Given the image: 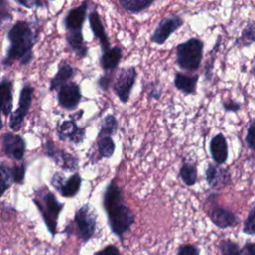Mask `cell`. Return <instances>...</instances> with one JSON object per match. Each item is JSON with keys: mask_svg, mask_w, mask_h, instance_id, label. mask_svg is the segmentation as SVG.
Instances as JSON below:
<instances>
[{"mask_svg": "<svg viewBox=\"0 0 255 255\" xmlns=\"http://www.w3.org/2000/svg\"><path fill=\"white\" fill-rule=\"evenodd\" d=\"M9 47L2 61L5 67L19 62L22 66L29 65L34 59V47L39 39V31L29 21H17L8 31Z\"/></svg>", "mask_w": 255, "mask_h": 255, "instance_id": "6da1fadb", "label": "cell"}, {"mask_svg": "<svg viewBox=\"0 0 255 255\" xmlns=\"http://www.w3.org/2000/svg\"><path fill=\"white\" fill-rule=\"evenodd\" d=\"M103 208L106 211L111 232L120 241H123L124 235L135 222V216L129 206L125 203L122 188L115 179L106 186L103 195Z\"/></svg>", "mask_w": 255, "mask_h": 255, "instance_id": "7a4b0ae2", "label": "cell"}, {"mask_svg": "<svg viewBox=\"0 0 255 255\" xmlns=\"http://www.w3.org/2000/svg\"><path fill=\"white\" fill-rule=\"evenodd\" d=\"M33 202L37 206L48 231L54 237L57 233L58 219L65 204L60 202L55 194L46 186L35 191Z\"/></svg>", "mask_w": 255, "mask_h": 255, "instance_id": "3957f363", "label": "cell"}, {"mask_svg": "<svg viewBox=\"0 0 255 255\" xmlns=\"http://www.w3.org/2000/svg\"><path fill=\"white\" fill-rule=\"evenodd\" d=\"M204 43L200 38L191 37L175 47V64L182 71H197L202 63Z\"/></svg>", "mask_w": 255, "mask_h": 255, "instance_id": "277c9868", "label": "cell"}, {"mask_svg": "<svg viewBox=\"0 0 255 255\" xmlns=\"http://www.w3.org/2000/svg\"><path fill=\"white\" fill-rule=\"evenodd\" d=\"M97 223L98 214L94 206L87 202L77 209L73 222H71L72 225H68L65 232L68 235L76 232L80 240L83 242V244H85L95 235Z\"/></svg>", "mask_w": 255, "mask_h": 255, "instance_id": "5b68a950", "label": "cell"}, {"mask_svg": "<svg viewBox=\"0 0 255 255\" xmlns=\"http://www.w3.org/2000/svg\"><path fill=\"white\" fill-rule=\"evenodd\" d=\"M137 79V70L134 66L118 68L115 72L111 88L121 103L127 104Z\"/></svg>", "mask_w": 255, "mask_h": 255, "instance_id": "8992f818", "label": "cell"}, {"mask_svg": "<svg viewBox=\"0 0 255 255\" xmlns=\"http://www.w3.org/2000/svg\"><path fill=\"white\" fill-rule=\"evenodd\" d=\"M183 24V18L177 14H171L167 17H163L159 20L155 29L150 35V42L158 46L164 45L170 36L179 30Z\"/></svg>", "mask_w": 255, "mask_h": 255, "instance_id": "52a82bcc", "label": "cell"}, {"mask_svg": "<svg viewBox=\"0 0 255 255\" xmlns=\"http://www.w3.org/2000/svg\"><path fill=\"white\" fill-rule=\"evenodd\" d=\"M34 91V87L30 84H25L22 87L19 96L18 108L12 114H10L9 127L13 131H17L21 128L23 122L31 108Z\"/></svg>", "mask_w": 255, "mask_h": 255, "instance_id": "ba28073f", "label": "cell"}, {"mask_svg": "<svg viewBox=\"0 0 255 255\" xmlns=\"http://www.w3.org/2000/svg\"><path fill=\"white\" fill-rule=\"evenodd\" d=\"M82 176L79 172L73 173L71 176L66 178L62 172H56L51 177L52 186L66 198L75 197L82 186Z\"/></svg>", "mask_w": 255, "mask_h": 255, "instance_id": "9c48e42d", "label": "cell"}, {"mask_svg": "<svg viewBox=\"0 0 255 255\" xmlns=\"http://www.w3.org/2000/svg\"><path fill=\"white\" fill-rule=\"evenodd\" d=\"M83 95L80 85L73 81L64 84L57 90L58 104L61 108L67 111L76 110L79 107Z\"/></svg>", "mask_w": 255, "mask_h": 255, "instance_id": "30bf717a", "label": "cell"}, {"mask_svg": "<svg viewBox=\"0 0 255 255\" xmlns=\"http://www.w3.org/2000/svg\"><path fill=\"white\" fill-rule=\"evenodd\" d=\"M46 154L51 158L58 166L65 171H77L79 168V158L72 153L67 152L64 149H59L55 146L53 140L48 139L46 141Z\"/></svg>", "mask_w": 255, "mask_h": 255, "instance_id": "8fae6325", "label": "cell"}, {"mask_svg": "<svg viewBox=\"0 0 255 255\" xmlns=\"http://www.w3.org/2000/svg\"><path fill=\"white\" fill-rule=\"evenodd\" d=\"M77 118L71 116L69 120L63 121L57 126V135L58 138L62 141L70 140L72 143L78 145L82 143L86 138V129L85 128L79 127L76 123Z\"/></svg>", "mask_w": 255, "mask_h": 255, "instance_id": "7c38bea8", "label": "cell"}, {"mask_svg": "<svg viewBox=\"0 0 255 255\" xmlns=\"http://www.w3.org/2000/svg\"><path fill=\"white\" fill-rule=\"evenodd\" d=\"M90 0H84L80 5L71 8L63 19V25L68 31H83L84 24L88 17Z\"/></svg>", "mask_w": 255, "mask_h": 255, "instance_id": "4fadbf2b", "label": "cell"}, {"mask_svg": "<svg viewBox=\"0 0 255 255\" xmlns=\"http://www.w3.org/2000/svg\"><path fill=\"white\" fill-rule=\"evenodd\" d=\"M206 214L211 222L220 229L233 227L238 223V217L232 210L217 205L216 202H211Z\"/></svg>", "mask_w": 255, "mask_h": 255, "instance_id": "5bb4252c", "label": "cell"}, {"mask_svg": "<svg viewBox=\"0 0 255 255\" xmlns=\"http://www.w3.org/2000/svg\"><path fill=\"white\" fill-rule=\"evenodd\" d=\"M87 19L89 21V26L93 33L94 38L96 40H98V42L101 46V51L104 52V51L110 49L112 47L110 38L106 32V28L102 22V19L98 12L97 7H94L92 9V11L88 14Z\"/></svg>", "mask_w": 255, "mask_h": 255, "instance_id": "9a60e30c", "label": "cell"}, {"mask_svg": "<svg viewBox=\"0 0 255 255\" xmlns=\"http://www.w3.org/2000/svg\"><path fill=\"white\" fill-rule=\"evenodd\" d=\"M3 148L9 158L20 161L23 159L26 151V142L21 135L7 132L3 135Z\"/></svg>", "mask_w": 255, "mask_h": 255, "instance_id": "2e32d148", "label": "cell"}, {"mask_svg": "<svg viewBox=\"0 0 255 255\" xmlns=\"http://www.w3.org/2000/svg\"><path fill=\"white\" fill-rule=\"evenodd\" d=\"M78 74V69L72 66L67 60L63 59L58 64V69L56 74L52 77L50 80L49 90L56 91L64 84H67L68 82H71L76 75Z\"/></svg>", "mask_w": 255, "mask_h": 255, "instance_id": "e0dca14e", "label": "cell"}, {"mask_svg": "<svg viewBox=\"0 0 255 255\" xmlns=\"http://www.w3.org/2000/svg\"><path fill=\"white\" fill-rule=\"evenodd\" d=\"M205 179L210 188L227 186L231 183L229 171L215 163H208L205 169Z\"/></svg>", "mask_w": 255, "mask_h": 255, "instance_id": "ac0fdd59", "label": "cell"}, {"mask_svg": "<svg viewBox=\"0 0 255 255\" xmlns=\"http://www.w3.org/2000/svg\"><path fill=\"white\" fill-rule=\"evenodd\" d=\"M210 155L217 165H222L228 159V143L223 133L219 132L213 135L209 142Z\"/></svg>", "mask_w": 255, "mask_h": 255, "instance_id": "d6986e66", "label": "cell"}, {"mask_svg": "<svg viewBox=\"0 0 255 255\" xmlns=\"http://www.w3.org/2000/svg\"><path fill=\"white\" fill-rule=\"evenodd\" d=\"M13 108V82L3 78L0 82V129L3 128L1 115L9 116Z\"/></svg>", "mask_w": 255, "mask_h": 255, "instance_id": "ffe728a7", "label": "cell"}, {"mask_svg": "<svg viewBox=\"0 0 255 255\" xmlns=\"http://www.w3.org/2000/svg\"><path fill=\"white\" fill-rule=\"evenodd\" d=\"M198 81L199 74H185L182 72H175L173 77V86L183 95H195Z\"/></svg>", "mask_w": 255, "mask_h": 255, "instance_id": "44dd1931", "label": "cell"}, {"mask_svg": "<svg viewBox=\"0 0 255 255\" xmlns=\"http://www.w3.org/2000/svg\"><path fill=\"white\" fill-rule=\"evenodd\" d=\"M123 58V49L120 46H114L101 53L99 63L104 73L113 72L119 68Z\"/></svg>", "mask_w": 255, "mask_h": 255, "instance_id": "7402d4cb", "label": "cell"}, {"mask_svg": "<svg viewBox=\"0 0 255 255\" xmlns=\"http://www.w3.org/2000/svg\"><path fill=\"white\" fill-rule=\"evenodd\" d=\"M66 43L78 59L83 60L89 54V47L85 42L83 31H68L65 35Z\"/></svg>", "mask_w": 255, "mask_h": 255, "instance_id": "603a6c76", "label": "cell"}, {"mask_svg": "<svg viewBox=\"0 0 255 255\" xmlns=\"http://www.w3.org/2000/svg\"><path fill=\"white\" fill-rule=\"evenodd\" d=\"M120 6L129 14H139L147 10L154 0H118Z\"/></svg>", "mask_w": 255, "mask_h": 255, "instance_id": "cb8c5ba5", "label": "cell"}, {"mask_svg": "<svg viewBox=\"0 0 255 255\" xmlns=\"http://www.w3.org/2000/svg\"><path fill=\"white\" fill-rule=\"evenodd\" d=\"M255 42V24L253 21H250L242 29L241 34L234 41V46L239 49L249 48Z\"/></svg>", "mask_w": 255, "mask_h": 255, "instance_id": "d4e9b609", "label": "cell"}, {"mask_svg": "<svg viewBox=\"0 0 255 255\" xmlns=\"http://www.w3.org/2000/svg\"><path fill=\"white\" fill-rule=\"evenodd\" d=\"M97 149L100 157L111 158L116 150V143L112 136H97Z\"/></svg>", "mask_w": 255, "mask_h": 255, "instance_id": "484cf974", "label": "cell"}, {"mask_svg": "<svg viewBox=\"0 0 255 255\" xmlns=\"http://www.w3.org/2000/svg\"><path fill=\"white\" fill-rule=\"evenodd\" d=\"M179 176L186 186H193L197 181V167L194 163L182 161L179 168Z\"/></svg>", "mask_w": 255, "mask_h": 255, "instance_id": "4316f807", "label": "cell"}, {"mask_svg": "<svg viewBox=\"0 0 255 255\" xmlns=\"http://www.w3.org/2000/svg\"><path fill=\"white\" fill-rule=\"evenodd\" d=\"M118 120L113 114H108L102 122L100 131L98 133V136H103V135H109L112 136L116 134L118 130Z\"/></svg>", "mask_w": 255, "mask_h": 255, "instance_id": "83f0119b", "label": "cell"}, {"mask_svg": "<svg viewBox=\"0 0 255 255\" xmlns=\"http://www.w3.org/2000/svg\"><path fill=\"white\" fill-rule=\"evenodd\" d=\"M12 169L10 166L1 163L0 164V196H2L12 185Z\"/></svg>", "mask_w": 255, "mask_h": 255, "instance_id": "f1b7e54d", "label": "cell"}, {"mask_svg": "<svg viewBox=\"0 0 255 255\" xmlns=\"http://www.w3.org/2000/svg\"><path fill=\"white\" fill-rule=\"evenodd\" d=\"M219 250L221 255H238L240 246L237 242L230 239H223L219 243Z\"/></svg>", "mask_w": 255, "mask_h": 255, "instance_id": "f546056e", "label": "cell"}, {"mask_svg": "<svg viewBox=\"0 0 255 255\" xmlns=\"http://www.w3.org/2000/svg\"><path fill=\"white\" fill-rule=\"evenodd\" d=\"M220 37H218V40L216 42V45H214L213 49L211 50L210 52V61L207 62L206 66H205V70H204V81L205 82H209L211 79H212V76H213V67H214V60L216 59V55H217V52L219 50V45H220Z\"/></svg>", "mask_w": 255, "mask_h": 255, "instance_id": "4dcf8cb0", "label": "cell"}, {"mask_svg": "<svg viewBox=\"0 0 255 255\" xmlns=\"http://www.w3.org/2000/svg\"><path fill=\"white\" fill-rule=\"evenodd\" d=\"M242 232L250 236L255 235V205L254 204L252 205L246 219L244 220Z\"/></svg>", "mask_w": 255, "mask_h": 255, "instance_id": "1f68e13d", "label": "cell"}, {"mask_svg": "<svg viewBox=\"0 0 255 255\" xmlns=\"http://www.w3.org/2000/svg\"><path fill=\"white\" fill-rule=\"evenodd\" d=\"M13 19L12 14L9 11V4L7 0H0V30L3 25L10 22Z\"/></svg>", "mask_w": 255, "mask_h": 255, "instance_id": "d6a6232c", "label": "cell"}, {"mask_svg": "<svg viewBox=\"0 0 255 255\" xmlns=\"http://www.w3.org/2000/svg\"><path fill=\"white\" fill-rule=\"evenodd\" d=\"M116 71L113 72H106L104 73L102 76L99 77L98 81H97V86L104 92H108L109 89L111 88L113 79H114V75H115Z\"/></svg>", "mask_w": 255, "mask_h": 255, "instance_id": "836d02e7", "label": "cell"}, {"mask_svg": "<svg viewBox=\"0 0 255 255\" xmlns=\"http://www.w3.org/2000/svg\"><path fill=\"white\" fill-rule=\"evenodd\" d=\"M245 142L250 150L255 149V121L252 119L248 125L247 132L245 135Z\"/></svg>", "mask_w": 255, "mask_h": 255, "instance_id": "e575fe53", "label": "cell"}, {"mask_svg": "<svg viewBox=\"0 0 255 255\" xmlns=\"http://www.w3.org/2000/svg\"><path fill=\"white\" fill-rule=\"evenodd\" d=\"M11 169H12L13 182L22 184L24 182V178H25L26 165L24 163H21L19 165H14L13 167H11Z\"/></svg>", "mask_w": 255, "mask_h": 255, "instance_id": "d590c367", "label": "cell"}, {"mask_svg": "<svg viewBox=\"0 0 255 255\" xmlns=\"http://www.w3.org/2000/svg\"><path fill=\"white\" fill-rule=\"evenodd\" d=\"M176 255H200V251L195 245L181 244L176 251Z\"/></svg>", "mask_w": 255, "mask_h": 255, "instance_id": "8d00e7d4", "label": "cell"}, {"mask_svg": "<svg viewBox=\"0 0 255 255\" xmlns=\"http://www.w3.org/2000/svg\"><path fill=\"white\" fill-rule=\"evenodd\" d=\"M222 108L227 113H236L241 109V103L233 99H227L222 102Z\"/></svg>", "mask_w": 255, "mask_h": 255, "instance_id": "74e56055", "label": "cell"}, {"mask_svg": "<svg viewBox=\"0 0 255 255\" xmlns=\"http://www.w3.org/2000/svg\"><path fill=\"white\" fill-rule=\"evenodd\" d=\"M162 94V89L160 87V83L158 82H151L149 83L148 88V96L154 100H159Z\"/></svg>", "mask_w": 255, "mask_h": 255, "instance_id": "f35d334b", "label": "cell"}, {"mask_svg": "<svg viewBox=\"0 0 255 255\" xmlns=\"http://www.w3.org/2000/svg\"><path fill=\"white\" fill-rule=\"evenodd\" d=\"M93 255H122V253L117 246L109 244L106 245L104 248L100 249L99 251H96Z\"/></svg>", "mask_w": 255, "mask_h": 255, "instance_id": "ab89813d", "label": "cell"}, {"mask_svg": "<svg viewBox=\"0 0 255 255\" xmlns=\"http://www.w3.org/2000/svg\"><path fill=\"white\" fill-rule=\"evenodd\" d=\"M238 255H255V244L252 241L245 242Z\"/></svg>", "mask_w": 255, "mask_h": 255, "instance_id": "60d3db41", "label": "cell"}, {"mask_svg": "<svg viewBox=\"0 0 255 255\" xmlns=\"http://www.w3.org/2000/svg\"><path fill=\"white\" fill-rule=\"evenodd\" d=\"M19 5L23 6L26 9H32V4L30 3V0H15Z\"/></svg>", "mask_w": 255, "mask_h": 255, "instance_id": "b9f144b4", "label": "cell"}, {"mask_svg": "<svg viewBox=\"0 0 255 255\" xmlns=\"http://www.w3.org/2000/svg\"><path fill=\"white\" fill-rule=\"evenodd\" d=\"M34 5L37 8H43L44 7V1L43 0H34Z\"/></svg>", "mask_w": 255, "mask_h": 255, "instance_id": "7bdbcfd3", "label": "cell"}, {"mask_svg": "<svg viewBox=\"0 0 255 255\" xmlns=\"http://www.w3.org/2000/svg\"><path fill=\"white\" fill-rule=\"evenodd\" d=\"M50 1H56V0H50Z\"/></svg>", "mask_w": 255, "mask_h": 255, "instance_id": "ee69618b", "label": "cell"}]
</instances>
